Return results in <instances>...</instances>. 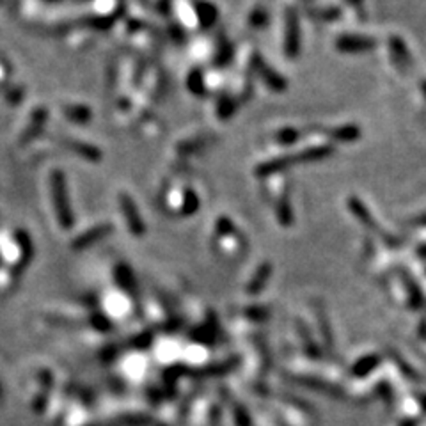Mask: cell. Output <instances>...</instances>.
<instances>
[{
  "mask_svg": "<svg viewBox=\"0 0 426 426\" xmlns=\"http://www.w3.org/2000/svg\"><path fill=\"white\" fill-rule=\"evenodd\" d=\"M52 199H54L55 215L61 222L63 229H70L73 226V213L68 204V194H66V181H64L63 172L54 171L52 172Z\"/></svg>",
  "mask_w": 426,
  "mask_h": 426,
  "instance_id": "1",
  "label": "cell"
},
{
  "mask_svg": "<svg viewBox=\"0 0 426 426\" xmlns=\"http://www.w3.org/2000/svg\"><path fill=\"white\" fill-rule=\"evenodd\" d=\"M121 210L123 213H125V219L130 231H132L133 235L141 236L142 233H144V222L141 220V217H139L137 213V208H135V204H133V201L130 199L128 196H121Z\"/></svg>",
  "mask_w": 426,
  "mask_h": 426,
  "instance_id": "2",
  "label": "cell"
},
{
  "mask_svg": "<svg viewBox=\"0 0 426 426\" xmlns=\"http://www.w3.org/2000/svg\"><path fill=\"white\" fill-rule=\"evenodd\" d=\"M109 233H110V226H107V224H103V226H96V227H93V229L86 231L84 235H80L79 238L75 240L73 247L75 249H84V247H89V245H93V243L100 242L102 238H105Z\"/></svg>",
  "mask_w": 426,
  "mask_h": 426,
  "instance_id": "3",
  "label": "cell"
},
{
  "mask_svg": "<svg viewBox=\"0 0 426 426\" xmlns=\"http://www.w3.org/2000/svg\"><path fill=\"white\" fill-rule=\"evenodd\" d=\"M340 50L344 52H363L373 47V41L367 38H359V36H348V38H341L337 41Z\"/></svg>",
  "mask_w": 426,
  "mask_h": 426,
  "instance_id": "4",
  "label": "cell"
},
{
  "mask_svg": "<svg viewBox=\"0 0 426 426\" xmlns=\"http://www.w3.org/2000/svg\"><path fill=\"white\" fill-rule=\"evenodd\" d=\"M197 13H199V18L201 22H203V25L206 27V25H210L211 22H215V8L211 4H208V2H199L197 4Z\"/></svg>",
  "mask_w": 426,
  "mask_h": 426,
  "instance_id": "5",
  "label": "cell"
},
{
  "mask_svg": "<svg viewBox=\"0 0 426 426\" xmlns=\"http://www.w3.org/2000/svg\"><path fill=\"white\" fill-rule=\"evenodd\" d=\"M66 116L70 119H73V121H80V123L89 121V118H91L89 110L84 109V107H68Z\"/></svg>",
  "mask_w": 426,
  "mask_h": 426,
  "instance_id": "6",
  "label": "cell"
},
{
  "mask_svg": "<svg viewBox=\"0 0 426 426\" xmlns=\"http://www.w3.org/2000/svg\"><path fill=\"white\" fill-rule=\"evenodd\" d=\"M70 142V148H73L75 151H79L80 155H84V158H91V160H98L100 153L94 148L86 144H77V141H68Z\"/></svg>",
  "mask_w": 426,
  "mask_h": 426,
  "instance_id": "7",
  "label": "cell"
},
{
  "mask_svg": "<svg viewBox=\"0 0 426 426\" xmlns=\"http://www.w3.org/2000/svg\"><path fill=\"white\" fill-rule=\"evenodd\" d=\"M188 84H190V89L196 91V93H201V91H203V82H201V75L199 73H197V80H194V77L190 75Z\"/></svg>",
  "mask_w": 426,
  "mask_h": 426,
  "instance_id": "8",
  "label": "cell"
},
{
  "mask_svg": "<svg viewBox=\"0 0 426 426\" xmlns=\"http://www.w3.org/2000/svg\"><path fill=\"white\" fill-rule=\"evenodd\" d=\"M423 91H425V94H426V84H423Z\"/></svg>",
  "mask_w": 426,
  "mask_h": 426,
  "instance_id": "9",
  "label": "cell"
},
{
  "mask_svg": "<svg viewBox=\"0 0 426 426\" xmlns=\"http://www.w3.org/2000/svg\"><path fill=\"white\" fill-rule=\"evenodd\" d=\"M350 2H359V0H350Z\"/></svg>",
  "mask_w": 426,
  "mask_h": 426,
  "instance_id": "10",
  "label": "cell"
}]
</instances>
